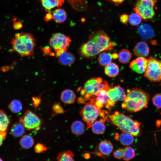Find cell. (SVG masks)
<instances>
[{
	"label": "cell",
	"instance_id": "cell-1",
	"mask_svg": "<svg viewBox=\"0 0 161 161\" xmlns=\"http://www.w3.org/2000/svg\"><path fill=\"white\" fill-rule=\"evenodd\" d=\"M149 98V95L140 89H128L121 106L128 111L137 112L147 107Z\"/></svg>",
	"mask_w": 161,
	"mask_h": 161
},
{
	"label": "cell",
	"instance_id": "cell-2",
	"mask_svg": "<svg viewBox=\"0 0 161 161\" xmlns=\"http://www.w3.org/2000/svg\"><path fill=\"white\" fill-rule=\"evenodd\" d=\"M109 117L112 123L122 132L129 133L134 136L139 135L141 123L118 111H115Z\"/></svg>",
	"mask_w": 161,
	"mask_h": 161
},
{
	"label": "cell",
	"instance_id": "cell-3",
	"mask_svg": "<svg viewBox=\"0 0 161 161\" xmlns=\"http://www.w3.org/2000/svg\"><path fill=\"white\" fill-rule=\"evenodd\" d=\"M13 50L21 56L33 55L35 46L34 38L30 33L22 32L15 34L11 41Z\"/></svg>",
	"mask_w": 161,
	"mask_h": 161
},
{
	"label": "cell",
	"instance_id": "cell-4",
	"mask_svg": "<svg viewBox=\"0 0 161 161\" xmlns=\"http://www.w3.org/2000/svg\"><path fill=\"white\" fill-rule=\"evenodd\" d=\"M110 86L108 82L100 77L93 78L87 80L80 91L81 96L77 99L80 103H84L92 98L99 91L107 89Z\"/></svg>",
	"mask_w": 161,
	"mask_h": 161
},
{
	"label": "cell",
	"instance_id": "cell-5",
	"mask_svg": "<svg viewBox=\"0 0 161 161\" xmlns=\"http://www.w3.org/2000/svg\"><path fill=\"white\" fill-rule=\"evenodd\" d=\"M157 0H137L133 8L145 20H151L155 15L154 7Z\"/></svg>",
	"mask_w": 161,
	"mask_h": 161
},
{
	"label": "cell",
	"instance_id": "cell-6",
	"mask_svg": "<svg viewBox=\"0 0 161 161\" xmlns=\"http://www.w3.org/2000/svg\"><path fill=\"white\" fill-rule=\"evenodd\" d=\"M71 40L69 37L60 32L54 34L50 38L49 44L55 51L56 56L58 57L67 51Z\"/></svg>",
	"mask_w": 161,
	"mask_h": 161
},
{
	"label": "cell",
	"instance_id": "cell-7",
	"mask_svg": "<svg viewBox=\"0 0 161 161\" xmlns=\"http://www.w3.org/2000/svg\"><path fill=\"white\" fill-rule=\"evenodd\" d=\"M89 39L95 42L101 52L106 50L112 52L116 45V43L112 41L107 34L102 30L93 32L89 35Z\"/></svg>",
	"mask_w": 161,
	"mask_h": 161
},
{
	"label": "cell",
	"instance_id": "cell-8",
	"mask_svg": "<svg viewBox=\"0 0 161 161\" xmlns=\"http://www.w3.org/2000/svg\"><path fill=\"white\" fill-rule=\"evenodd\" d=\"M102 111L90 103H86L81 110L80 114L87 125V127H92Z\"/></svg>",
	"mask_w": 161,
	"mask_h": 161
},
{
	"label": "cell",
	"instance_id": "cell-9",
	"mask_svg": "<svg viewBox=\"0 0 161 161\" xmlns=\"http://www.w3.org/2000/svg\"><path fill=\"white\" fill-rule=\"evenodd\" d=\"M148 60V65L144 72V76L151 81H160L161 69L159 60L152 56H150Z\"/></svg>",
	"mask_w": 161,
	"mask_h": 161
},
{
	"label": "cell",
	"instance_id": "cell-10",
	"mask_svg": "<svg viewBox=\"0 0 161 161\" xmlns=\"http://www.w3.org/2000/svg\"><path fill=\"white\" fill-rule=\"evenodd\" d=\"M19 122L29 130H38L42 124V120L32 111L27 110L19 118Z\"/></svg>",
	"mask_w": 161,
	"mask_h": 161
},
{
	"label": "cell",
	"instance_id": "cell-11",
	"mask_svg": "<svg viewBox=\"0 0 161 161\" xmlns=\"http://www.w3.org/2000/svg\"><path fill=\"white\" fill-rule=\"evenodd\" d=\"M107 93L109 100L106 108L108 109H111L117 101H123L126 97L124 89L119 85L109 87Z\"/></svg>",
	"mask_w": 161,
	"mask_h": 161
},
{
	"label": "cell",
	"instance_id": "cell-12",
	"mask_svg": "<svg viewBox=\"0 0 161 161\" xmlns=\"http://www.w3.org/2000/svg\"><path fill=\"white\" fill-rule=\"evenodd\" d=\"M79 52L82 57L90 58H94L101 52L94 42L89 39L80 47Z\"/></svg>",
	"mask_w": 161,
	"mask_h": 161
},
{
	"label": "cell",
	"instance_id": "cell-13",
	"mask_svg": "<svg viewBox=\"0 0 161 161\" xmlns=\"http://www.w3.org/2000/svg\"><path fill=\"white\" fill-rule=\"evenodd\" d=\"M107 89H102L98 92L89 100L91 103L100 109L104 106L106 107L109 100Z\"/></svg>",
	"mask_w": 161,
	"mask_h": 161
},
{
	"label": "cell",
	"instance_id": "cell-14",
	"mask_svg": "<svg viewBox=\"0 0 161 161\" xmlns=\"http://www.w3.org/2000/svg\"><path fill=\"white\" fill-rule=\"evenodd\" d=\"M148 64V59L144 57H139L131 62L129 67L133 71L141 74L145 72Z\"/></svg>",
	"mask_w": 161,
	"mask_h": 161
},
{
	"label": "cell",
	"instance_id": "cell-15",
	"mask_svg": "<svg viewBox=\"0 0 161 161\" xmlns=\"http://www.w3.org/2000/svg\"><path fill=\"white\" fill-rule=\"evenodd\" d=\"M134 54L137 57H145L148 56L149 53V48L146 42L140 41L135 46L134 49Z\"/></svg>",
	"mask_w": 161,
	"mask_h": 161
},
{
	"label": "cell",
	"instance_id": "cell-16",
	"mask_svg": "<svg viewBox=\"0 0 161 161\" xmlns=\"http://www.w3.org/2000/svg\"><path fill=\"white\" fill-rule=\"evenodd\" d=\"M137 31L142 38L145 40H149L154 36V32L151 27L146 24L140 25Z\"/></svg>",
	"mask_w": 161,
	"mask_h": 161
},
{
	"label": "cell",
	"instance_id": "cell-17",
	"mask_svg": "<svg viewBox=\"0 0 161 161\" xmlns=\"http://www.w3.org/2000/svg\"><path fill=\"white\" fill-rule=\"evenodd\" d=\"M98 150L99 153L103 155H107L112 151L113 146L112 143L107 140L101 141L98 145Z\"/></svg>",
	"mask_w": 161,
	"mask_h": 161
},
{
	"label": "cell",
	"instance_id": "cell-18",
	"mask_svg": "<svg viewBox=\"0 0 161 161\" xmlns=\"http://www.w3.org/2000/svg\"><path fill=\"white\" fill-rule=\"evenodd\" d=\"M76 97V95L72 90L67 89L61 92V99L65 103L72 104L74 103Z\"/></svg>",
	"mask_w": 161,
	"mask_h": 161
},
{
	"label": "cell",
	"instance_id": "cell-19",
	"mask_svg": "<svg viewBox=\"0 0 161 161\" xmlns=\"http://www.w3.org/2000/svg\"><path fill=\"white\" fill-rule=\"evenodd\" d=\"M58 57L59 63L65 66L72 64L75 60V58L73 55L66 51L64 52Z\"/></svg>",
	"mask_w": 161,
	"mask_h": 161
},
{
	"label": "cell",
	"instance_id": "cell-20",
	"mask_svg": "<svg viewBox=\"0 0 161 161\" xmlns=\"http://www.w3.org/2000/svg\"><path fill=\"white\" fill-rule=\"evenodd\" d=\"M106 118H102L99 120L95 121L92 127V132L96 134H102L104 133L106 129L105 122Z\"/></svg>",
	"mask_w": 161,
	"mask_h": 161
},
{
	"label": "cell",
	"instance_id": "cell-21",
	"mask_svg": "<svg viewBox=\"0 0 161 161\" xmlns=\"http://www.w3.org/2000/svg\"><path fill=\"white\" fill-rule=\"evenodd\" d=\"M53 19L57 23H61L64 22L67 18L66 11L61 8L57 9L52 13Z\"/></svg>",
	"mask_w": 161,
	"mask_h": 161
},
{
	"label": "cell",
	"instance_id": "cell-22",
	"mask_svg": "<svg viewBox=\"0 0 161 161\" xmlns=\"http://www.w3.org/2000/svg\"><path fill=\"white\" fill-rule=\"evenodd\" d=\"M71 130L73 134L77 135H80L85 132V126L84 123L82 121L76 120L72 124Z\"/></svg>",
	"mask_w": 161,
	"mask_h": 161
},
{
	"label": "cell",
	"instance_id": "cell-23",
	"mask_svg": "<svg viewBox=\"0 0 161 161\" xmlns=\"http://www.w3.org/2000/svg\"><path fill=\"white\" fill-rule=\"evenodd\" d=\"M25 128L21 123H15L12 125L11 128V133L14 137H20L24 133Z\"/></svg>",
	"mask_w": 161,
	"mask_h": 161
},
{
	"label": "cell",
	"instance_id": "cell-24",
	"mask_svg": "<svg viewBox=\"0 0 161 161\" xmlns=\"http://www.w3.org/2000/svg\"><path fill=\"white\" fill-rule=\"evenodd\" d=\"M10 123V120L5 112L0 109V131H7Z\"/></svg>",
	"mask_w": 161,
	"mask_h": 161
},
{
	"label": "cell",
	"instance_id": "cell-25",
	"mask_svg": "<svg viewBox=\"0 0 161 161\" xmlns=\"http://www.w3.org/2000/svg\"><path fill=\"white\" fill-rule=\"evenodd\" d=\"M119 72L118 66L114 63H111L106 65L104 68V72L108 76L115 77L119 74Z\"/></svg>",
	"mask_w": 161,
	"mask_h": 161
},
{
	"label": "cell",
	"instance_id": "cell-26",
	"mask_svg": "<svg viewBox=\"0 0 161 161\" xmlns=\"http://www.w3.org/2000/svg\"><path fill=\"white\" fill-rule=\"evenodd\" d=\"M34 140L32 137L26 134L22 136L19 141L21 146L25 149H28L31 148L34 145Z\"/></svg>",
	"mask_w": 161,
	"mask_h": 161
},
{
	"label": "cell",
	"instance_id": "cell-27",
	"mask_svg": "<svg viewBox=\"0 0 161 161\" xmlns=\"http://www.w3.org/2000/svg\"><path fill=\"white\" fill-rule=\"evenodd\" d=\"M42 6L46 9L50 10L55 7H59L64 4V0H40Z\"/></svg>",
	"mask_w": 161,
	"mask_h": 161
},
{
	"label": "cell",
	"instance_id": "cell-28",
	"mask_svg": "<svg viewBox=\"0 0 161 161\" xmlns=\"http://www.w3.org/2000/svg\"><path fill=\"white\" fill-rule=\"evenodd\" d=\"M122 145L129 146L132 144L134 141V136L127 133L122 132L118 135V139Z\"/></svg>",
	"mask_w": 161,
	"mask_h": 161
},
{
	"label": "cell",
	"instance_id": "cell-29",
	"mask_svg": "<svg viewBox=\"0 0 161 161\" xmlns=\"http://www.w3.org/2000/svg\"><path fill=\"white\" fill-rule=\"evenodd\" d=\"M113 59L112 54L109 52H103L100 54L98 61L101 66H105L110 63Z\"/></svg>",
	"mask_w": 161,
	"mask_h": 161
},
{
	"label": "cell",
	"instance_id": "cell-30",
	"mask_svg": "<svg viewBox=\"0 0 161 161\" xmlns=\"http://www.w3.org/2000/svg\"><path fill=\"white\" fill-rule=\"evenodd\" d=\"M131 58V52L126 49H123L121 50L118 54L119 61L123 64L128 63Z\"/></svg>",
	"mask_w": 161,
	"mask_h": 161
},
{
	"label": "cell",
	"instance_id": "cell-31",
	"mask_svg": "<svg viewBox=\"0 0 161 161\" xmlns=\"http://www.w3.org/2000/svg\"><path fill=\"white\" fill-rule=\"evenodd\" d=\"M74 154L71 151L68 150L59 153L57 157V161H75Z\"/></svg>",
	"mask_w": 161,
	"mask_h": 161
},
{
	"label": "cell",
	"instance_id": "cell-32",
	"mask_svg": "<svg viewBox=\"0 0 161 161\" xmlns=\"http://www.w3.org/2000/svg\"><path fill=\"white\" fill-rule=\"evenodd\" d=\"M8 108L12 112L14 113H17L22 110V105L19 100H14L9 104Z\"/></svg>",
	"mask_w": 161,
	"mask_h": 161
},
{
	"label": "cell",
	"instance_id": "cell-33",
	"mask_svg": "<svg viewBox=\"0 0 161 161\" xmlns=\"http://www.w3.org/2000/svg\"><path fill=\"white\" fill-rule=\"evenodd\" d=\"M124 149V154L123 158L124 160L129 161L135 157V153L133 148L129 146H127Z\"/></svg>",
	"mask_w": 161,
	"mask_h": 161
},
{
	"label": "cell",
	"instance_id": "cell-34",
	"mask_svg": "<svg viewBox=\"0 0 161 161\" xmlns=\"http://www.w3.org/2000/svg\"><path fill=\"white\" fill-rule=\"evenodd\" d=\"M142 19L141 17L138 14L136 13H133L129 16L128 22L131 25L135 26L141 23Z\"/></svg>",
	"mask_w": 161,
	"mask_h": 161
},
{
	"label": "cell",
	"instance_id": "cell-35",
	"mask_svg": "<svg viewBox=\"0 0 161 161\" xmlns=\"http://www.w3.org/2000/svg\"><path fill=\"white\" fill-rule=\"evenodd\" d=\"M48 149V148L46 145L40 143H37L34 147L35 152L38 154L44 153Z\"/></svg>",
	"mask_w": 161,
	"mask_h": 161
},
{
	"label": "cell",
	"instance_id": "cell-36",
	"mask_svg": "<svg viewBox=\"0 0 161 161\" xmlns=\"http://www.w3.org/2000/svg\"><path fill=\"white\" fill-rule=\"evenodd\" d=\"M152 102L154 106L158 108H161V94H157L152 98Z\"/></svg>",
	"mask_w": 161,
	"mask_h": 161
},
{
	"label": "cell",
	"instance_id": "cell-37",
	"mask_svg": "<svg viewBox=\"0 0 161 161\" xmlns=\"http://www.w3.org/2000/svg\"><path fill=\"white\" fill-rule=\"evenodd\" d=\"M124 148H119L116 150L113 153L114 157L117 159L123 158L124 154Z\"/></svg>",
	"mask_w": 161,
	"mask_h": 161
},
{
	"label": "cell",
	"instance_id": "cell-38",
	"mask_svg": "<svg viewBox=\"0 0 161 161\" xmlns=\"http://www.w3.org/2000/svg\"><path fill=\"white\" fill-rule=\"evenodd\" d=\"M53 110L55 114H61L64 112V110L59 103H55L53 106Z\"/></svg>",
	"mask_w": 161,
	"mask_h": 161
},
{
	"label": "cell",
	"instance_id": "cell-39",
	"mask_svg": "<svg viewBox=\"0 0 161 161\" xmlns=\"http://www.w3.org/2000/svg\"><path fill=\"white\" fill-rule=\"evenodd\" d=\"M129 15L126 14H124L120 15V21L123 24H127L129 21Z\"/></svg>",
	"mask_w": 161,
	"mask_h": 161
},
{
	"label": "cell",
	"instance_id": "cell-40",
	"mask_svg": "<svg viewBox=\"0 0 161 161\" xmlns=\"http://www.w3.org/2000/svg\"><path fill=\"white\" fill-rule=\"evenodd\" d=\"M13 27L16 30H19L21 28L23 27L22 24L20 21H17L16 18L13 19Z\"/></svg>",
	"mask_w": 161,
	"mask_h": 161
},
{
	"label": "cell",
	"instance_id": "cell-41",
	"mask_svg": "<svg viewBox=\"0 0 161 161\" xmlns=\"http://www.w3.org/2000/svg\"><path fill=\"white\" fill-rule=\"evenodd\" d=\"M7 133L5 131H0V146L2 145L3 141L7 137Z\"/></svg>",
	"mask_w": 161,
	"mask_h": 161
},
{
	"label": "cell",
	"instance_id": "cell-42",
	"mask_svg": "<svg viewBox=\"0 0 161 161\" xmlns=\"http://www.w3.org/2000/svg\"><path fill=\"white\" fill-rule=\"evenodd\" d=\"M33 104L35 107H38L40 104L41 99L38 97H34L32 98Z\"/></svg>",
	"mask_w": 161,
	"mask_h": 161
},
{
	"label": "cell",
	"instance_id": "cell-43",
	"mask_svg": "<svg viewBox=\"0 0 161 161\" xmlns=\"http://www.w3.org/2000/svg\"><path fill=\"white\" fill-rule=\"evenodd\" d=\"M111 3L115 6H117L122 3L125 0H106Z\"/></svg>",
	"mask_w": 161,
	"mask_h": 161
},
{
	"label": "cell",
	"instance_id": "cell-44",
	"mask_svg": "<svg viewBox=\"0 0 161 161\" xmlns=\"http://www.w3.org/2000/svg\"><path fill=\"white\" fill-rule=\"evenodd\" d=\"M53 19L52 15L50 13H47L45 16L44 19L47 21H48Z\"/></svg>",
	"mask_w": 161,
	"mask_h": 161
},
{
	"label": "cell",
	"instance_id": "cell-45",
	"mask_svg": "<svg viewBox=\"0 0 161 161\" xmlns=\"http://www.w3.org/2000/svg\"><path fill=\"white\" fill-rule=\"evenodd\" d=\"M1 45H0V52L1 50Z\"/></svg>",
	"mask_w": 161,
	"mask_h": 161
},
{
	"label": "cell",
	"instance_id": "cell-46",
	"mask_svg": "<svg viewBox=\"0 0 161 161\" xmlns=\"http://www.w3.org/2000/svg\"><path fill=\"white\" fill-rule=\"evenodd\" d=\"M0 161H3L2 159L0 157Z\"/></svg>",
	"mask_w": 161,
	"mask_h": 161
},
{
	"label": "cell",
	"instance_id": "cell-47",
	"mask_svg": "<svg viewBox=\"0 0 161 161\" xmlns=\"http://www.w3.org/2000/svg\"><path fill=\"white\" fill-rule=\"evenodd\" d=\"M160 68H161V61L160 62Z\"/></svg>",
	"mask_w": 161,
	"mask_h": 161
}]
</instances>
